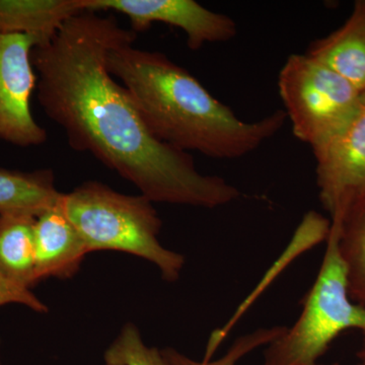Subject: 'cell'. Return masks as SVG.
<instances>
[{"instance_id":"obj_5","label":"cell","mask_w":365,"mask_h":365,"mask_svg":"<svg viewBox=\"0 0 365 365\" xmlns=\"http://www.w3.org/2000/svg\"><path fill=\"white\" fill-rule=\"evenodd\" d=\"M277 85L294 136L312 150L347 126L364 95L306 53L288 57Z\"/></svg>"},{"instance_id":"obj_3","label":"cell","mask_w":365,"mask_h":365,"mask_svg":"<svg viewBox=\"0 0 365 365\" xmlns=\"http://www.w3.org/2000/svg\"><path fill=\"white\" fill-rule=\"evenodd\" d=\"M153 203L141 194L124 195L97 181L83 182L62 197L67 217L83 237L88 253L133 255L157 266L163 279L175 282L185 258L158 241L163 222Z\"/></svg>"},{"instance_id":"obj_12","label":"cell","mask_w":365,"mask_h":365,"mask_svg":"<svg viewBox=\"0 0 365 365\" xmlns=\"http://www.w3.org/2000/svg\"><path fill=\"white\" fill-rule=\"evenodd\" d=\"M85 11L83 0H0V33L30 36L41 47Z\"/></svg>"},{"instance_id":"obj_13","label":"cell","mask_w":365,"mask_h":365,"mask_svg":"<svg viewBox=\"0 0 365 365\" xmlns=\"http://www.w3.org/2000/svg\"><path fill=\"white\" fill-rule=\"evenodd\" d=\"M55 187L52 170L19 172L0 168V215L38 217L62 197Z\"/></svg>"},{"instance_id":"obj_4","label":"cell","mask_w":365,"mask_h":365,"mask_svg":"<svg viewBox=\"0 0 365 365\" xmlns=\"http://www.w3.org/2000/svg\"><path fill=\"white\" fill-rule=\"evenodd\" d=\"M326 241L323 263L299 319L267 345L262 365H317L333 340L349 329L364 335L359 356L365 364V306L353 302L348 292L337 228H330Z\"/></svg>"},{"instance_id":"obj_15","label":"cell","mask_w":365,"mask_h":365,"mask_svg":"<svg viewBox=\"0 0 365 365\" xmlns=\"http://www.w3.org/2000/svg\"><path fill=\"white\" fill-rule=\"evenodd\" d=\"M105 365H170L162 350L143 342L133 324H126L104 353Z\"/></svg>"},{"instance_id":"obj_9","label":"cell","mask_w":365,"mask_h":365,"mask_svg":"<svg viewBox=\"0 0 365 365\" xmlns=\"http://www.w3.org/2000/svg\"><path fill=\"white\" fill-rule=\"evenodd\" d=\"M35 222L32 215H0V307L20 304L47 313V307L32 292L39 283L36 276Z\"/></svg>"},{"instance_id":"obj_16","label":"cell","mask_w":365,"mask_h":365,"mask_svg":"<svg viewBox=\"0 0 365 365\" xmlns=\"http://www.w3.org/2000/svg\"><path fill=\"white\" fill-rule=\"evenodd\" d=\"M285 327H274L271 329H261L248 335L239 338L230 346L228 351L220 359L212 360V357H204L202 361L194 360L182 354L173 348H165L162 352L170 365H237L239 360L246 356L250 352L260 347L270 344L276 338L279 337Z\"/></svg>"},{"instance_id":"obj_7","label":"cell","mask_w":365,"mask_h":365,"mask_svg":"<svg viewBox=\"0 0 365 365\" xmlns=\"http://www.w3.org/2000/svg\"><path fill=\"white\" fill-rule=\"evenodd\" d=\"M36 47L30 36L0 33V140L21 148L39 146L48 137L31 108L37 88Z\"/></svg>"},{"instance_id":"obj_17","label":"cell","mask_w":365,"mask_h":365,"mask_svg":"<svg viewBox=\"0 0 365 365\" xmlns=\"http://www.w3.org/2000/svg\"><path fill=\"white\" fill-rule=\"evenodd\" d=\"M317 365H323V364H317ZM332 365H339V364H332ZM362 365H365V364H362Z\"/></svg>"},{"instance_id":"obj_14","label":"cell","mask_w":365,"mask_h":365,"mask_svg":"<svg viewBox=\"0 0 365 365\" xmlns=\"http://www.w3.org/2000/svg\"><path fill=\"white\" fill-rule=\"evenodd\" d=\"M332 227V225H331ZM338 230V246L353 302L365 306V198L348 212Z\"/></svg>"},{"instance_id":"obj_8","label":"cell","mask_w":365,"mask_h":365,"mask_svg":"<svg viewBox=\"0 0 365 365\" xmlns=\"http://www.w3.org/2000/svg\"><path fill=\"white\" fill-rule=\"evenodd\" d=\"M86 11H114L124 14L136 34L157 23L181 29L187 45L199 50L208 43L234 39L237 23L232 18L210 11L194 0H83Z\"/></svg>"},{"instance_id":"obj_2","label":"cell","mask_w":365,"mask_h":365,"mask_svg":"<svg viewBox=\"0 0 365 365\" xmlns=\"http://www.w3.org/2000/svg\"><path fill=\"white\" fill-rule=\"evenodd\" d=\"M136 38L130 29L115 43L108 52L107 66L129 91L158 140L185 153L237 160L258 150L284 126V110L257 121L240 119L167 55L134 47Z\"/></svg>"},{"instance_id":"obj_10","label":"cell","mask_w":365,"mask_h":365,"mask_svg":"<svg viewBox=\"0 0 365 365\" xmlns=\"http://www.w3.org/2000/svg\"><path fill=\"white\" fill-rule=\"evenodd\" d=\"M62 197L36 217V276L39 283L48 278L73 277L90 254L83 237L67 217Z\"/></svg>"},{"instance_id":"obj_1","label":"cell","mask_w":365,"mask_h":365,"mask_svg":"<svg viewBox=\"0 0 365 365\" xmlns=\"http://www.w3.org/2000/svg\"><path fill=\"white\" fill-rule=\"evenodd\" d=\"M129 32L113 16L85 11L66 21L51 42L34 48L43 111L71 148L90 153L151 202L208 209L234 202L239 190L201 174L190 153L158 140L110 73L108 52Z\"/></svg>"},{"instance_id":"obj_6","label":"cell","mask_w":365,"mask_h":365,"mask_svg":"<svg viewBox=\"0 0 365 365\" xmlns=\"http://www.w3.org/2000/svg\"><path fill=\"white\" fill-rule=\"evenodd\" d=\"M313 153L319 200L330 215L331 225L339 227L365 198V93L347 126Z\"/></svg>"},{"instance_id":"obj_11","label":"cell","mask_w":365,"mask_h":365,"mask_svg":"<svg viewBox=\"0 0 365 365\" xmlns=\"http://www.w3.org/2000/svg\"><path fill=\"white\" fill-rule=\"evenodd\" d=\"M306 54L365 93V0L355 2L347 21L330 35L311 43Z\"/></svg>"}]
</instances>
